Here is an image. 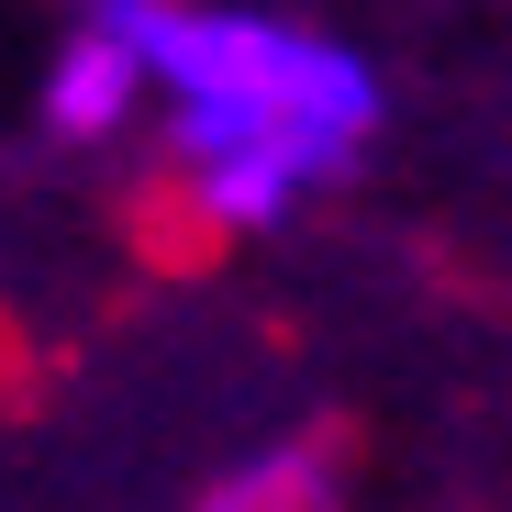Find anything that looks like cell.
<instances>
[{
    "instance_id": "cell-3",
    "label": "cell",
    "mask_w": 512,
    "mask_h": 512,
    "mask_svg": "<svg viewBox=\"0 0 512 512\" xmlns=\"http://www.w3.org/2000/svg\"><path fill=\"white\" fill-rule=\"evenodd\" d=\"M190 512H346V490H334V457H323L312 435H290V446H268V457L223 468Z\"/></svg>"
},
{
    "instance_id": "cell-2",
    "label": "cell",
    "mask_w": 512,
    "mask_h": 512,
    "mask_svg": "<svg viewBox=\"0 0 512 512\" xmlns=\"http://www.w3.org/2000/svg\"><path fill=\"white\" fill-rule=\"evenodd\" d=\"M34 112H45V134H56V145L112 156V145H134V134H145V78H134V56H123L90 12H78V23L56 34V56H45Z\"/></svg>"
},
{
    "instance_id": "cell-1",
    "label": "cell",
    "mask_w": 512,
    "mask_h": 512,
    "mask_svg": "<svg viewBox=\"0 0 512 512\" xmlns=\"http://www.w3.org/2000/svg\"><path fill=\"white\" fill-rule=\"evenodd\" d=\"M145 78V145L201 234H290L390 123L368 45L245 0H90Z\"/></svg>"
}]
</instances>
